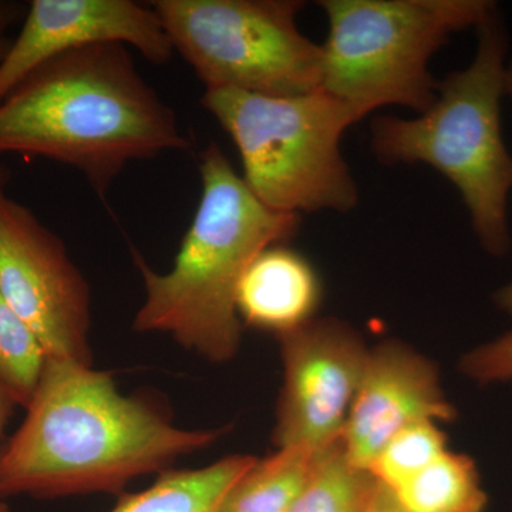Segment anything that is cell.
<instances>
[{"mask_svg":"<svg viewBox=\"0 0 512 512\" xmlns=\"http://www.w3.org/2000/svg\"><path fill=\"white\" fill-rule=\"evenodd\" d=\"M456 417L426 357L396 340L369 350L365 372L342 434L349 460L369 471L380 451L399 431L420 421Z\"/></svg>","mask_w":512,"mask_h":512,"instance_id":"cell-11","label":"cell"},{"mask_svg":"<svg viewBox=\"0 0 512 512\" xmlns=\"http://www.w3.org/2000/svg\"><path fill=\"white\" fill-rule=\"evenodd\" d=\"M328 19L320 90L365 119L384 106L419 113L437 99L434 53L450 37L477 29L490 0H320Z\"/></svg>","mask_w":512,"mask_h":512,"instance_id":"cell-5","label":"cell"},{"mask_svg":"<svg viewBox=\"0 0 512 512\" xmlns=\"http://www.w3.org/2000/svg\"><path fill=\"white\" fill-rule=\"evenodd\" d=\"M0 293L47 359L92 365V292L62 239L0 194Z\"/></svg>","mask_w":512,"mask_h":512,"instance_id":"cell-8","label":"cell"},{"mask_svg":"<svg viewBox=\"0 0 512 512\" xmlns=\"http://www.w3.org/2000/svg\"><path fill=\"white\" fill-rule=\"evenodd\" d=\"M255 460L229 456L198 470L164 471L147 490L121 498L111 512H214Z\"/></svg>","mask_w":512,"mask_h":512,"instance_id":"cell-13","label":"cell"},{"mask_svg":"<svg viewBox=\"0 0 512 512\" xmlns=\"http://www.w3.org/2000/svg\"><path fill=\"white\" fill-rule=\"evenodd\" d=\"M201 103L234 141L242 180L266 207L293 215L356 207L340 143L362 119L342 101L322 90L274 97L208 89Z\"/></svg>","mask_w":512,"mask_h":512,"instance_id":"cell-6","label":"cell"},{"mask_svg":"<svg viewBox=\"0 0 512 512\" xmlns=\"http://www.w3.org/2000/svg\"><path fill=\"white\" fill-rule=\"evenodd\" d=\"M174 52L205 90L302 96L320 90L322 46L303 35L299 0H154Z\"/></svg>","mask_w":512,"mask_h":512,"instance_id":"cell-7","label":"cell"},{"mask_svg":"<svg viewBox=\"0 0 512 512\" xmlns=\"http://www.w3.org/2000/svg\"><path fill=\"white\" fill-rule=\"evenodd\" d=\"M23 8L15 2L0 0V60L5 56L10 45L9 32L22 18Z\"/></svg>","mask_w":512,"mask_h":512,"instance_id":"cell-20","label":"cell"},{"mask_svg":"<svg viewBox=\"0 0 512 512\" xmlns=\"http://www.w3.org/2000/svg\"><path fill=\"white\" fill-rule=\"evenodd\" d=\"M319 276L299 252L274 245L256 256L237 291L239 318L278 336L312 320L320 303Z\"/></svg>","mask_w":512,"mask_h":512,"instance_id":"cell-12","label":"cell"},{"mask_svg":"<svg viewBox=\"0 0 512 512\" xmlns=\"http://www.w3.org/2000/svg\"><path fill=\"white\" fill-rule=\"evenodd\" d=\"M476 30L473 62L439 82L433 106L416 119L376 117L370 147L383 165L421 163L444 175L460 192L485 251L503 256L511 248L512 156L501 127L508 33L498 9Z\"/></svg>","mask_w":512,"mask_h":512,"instance_id":"cell-4","label":"cell"},{"mask_svg":"<svg viewBox=\"0 0 512 512\" xmlns=\"http://www.w3.org/2000/svg\"><path fill=\"white\" fill-rule=\"evenodd\" d=\"M18 431L0 451V500L117 493L210 447L218 430L175 426L113 377L73 360L47 359Z\"/></svg>","mask_w":512,"mask_h":512,"instance_id":"cell-1","label":"cell"},{"mask_svg":"<svg viewBox=\"0 0 512 512\" xmlns=\"http://www.w3.org/2000/svg\"><path fill=\"white\" fill-rule=\"evenodd\" d=\"M377 480L349 460L342 439L322 448L289 512H365Z\"/></svg>","mask_w":512,"mask_h":512,"instance_id":"cell-16","label":"cell"},{"mask_svg":"<svg viewBox=\"0 0 512 512\" xmlns=\"http://www.w3.org/2000/svg\"><path fill=\"white\" fill-rule=\"evenodd\" d=\"M320 450L282 447L231 485L214 512H289L311 476Z\"/></svg>","mask_w":512,"mask_h":512,"instance_id":"cell-14","label":"cell"},{"mask_svg":"<svg viewBox=\"0 0 512 512\" xmlns=\"http://www.w3.org/2000/svg\"><path fill=\"white\" fill-rule=\"evenodd\" d=\"M279 340L284 386L275 446L322 450L342 439L369 349L338 319L309 320Z\"/></svg>","mask_w":512,"mask_h":512,"instance_id":"cell-9","label":"cell"},{"mask_svg":"<svg viewBox=\"0 0 512 512\" xmlns=\"http://www.w3.org/2000/svg\"><path fill=\"white\" fill-rule=\"evenodd\" d=\"M16 406V403L13 402L12 397L9 396V393L3 389L2 384H0V433L5 429L6 423H8L10 414L13 412V407Z\"/></svg>","mask_w":512,"mask_h":512,"instance_id":"cell-23","label":"cell"},{"mask_svg":"<svg viewBox=\"0 0 512 512\" xmlns=\"http://www.w3.org/2000/svg\"><path fill=\"white\" fill-rule=\"evenodd\" d=\"M8 178V171H6L5 168L0 167V194H3V192H5V185L6 183H8Z\"/></svg>","mask_w":512,"mask_h":512,"instance_id":"cell-24","label":"cell"},{"mask_svg":"<svg viewBox=\"0 0 512 512\" xmlns=\"http://www.w3.org/2000/svg\"><path fill=\"white\" fill-rule=\"evenodd\" d=\"M0 512H10L8 505L3 500H0Z\"/></svg>","mask_w":512,"mask_h":512,"instance_id":"cell-25","label":"cell"},{"mask_svg":"<svg viewBox=\"0 0 512 512\" xmlns=\"http://www.w3.org/2000/svg\"><path fill=\"white\" fill-rule=\"evenodd\" d=\"M46 360L39 340L0 293V384L16 406L32 400Z\"/></svg>","mask_w":512,"mask_h":512,"instance_id":"cell-17","label":"cell"},{"mask_svg":"<svg viewBox=\"0 0 512 512\" xmlns=\"http://www.w3.org/2000/svg\"><path fill=\"white\" fill-rule=\"evenodd\" d=\"M365 512H407L404 510L396 495L386 485L380 484L377 481V487L369 504H367Z\"/></svg>","mask_w":512,"mask_h":512,"instance_id":"cell-21","label":"cell"},{"mask_svg":"<svg viewBox=\"0 0 512 512\" xmlns=\"http://www.w3.org/2000/svg\"><path fill=\"white\" fill-rule=\"evenodd\" d=\"M507 96L512 99V57L507 66ZM495 302L512 318V281L495 295Z\"/></svg>","mask_w":512,"mask_h":512,"instance_id":"cell-22","label":"cell"},{"mask_svg":"<svg viewBox=\"0 0 512 512\" xmlns=\"http://www.w3.org/2000/svg\"><path fill=\"white\" fill-rule=\"evenodd\" d=\"M447 437L436 421H420L407 427L380 451L369 473L390 490L416 476L447 450Z\"/></svg>","mask_w":512,"mask_h":512,"instance_id":"cell-18","label":"cell"},{"mask_svg":"<svg viewBox=\"0 0 512 512\" xmlns=\"http://www.w3.org/2000/svg\"><path fill=\"white\" fill-rule=\"evenodd\" d=\"M461 372L478 384L511 382L512 330L464 355Z\"/></svg>","mask_w":512,"mask_h":512,"instance_id":"cell-19","label":"cell"},{"mask_svg":"<svg viewBox=\"0 0 512 512\" xmlns=\"http://www.w3.org/2000/svg\"><path fill=\"white\" fill-rule=\"evenodd\" d=\"M392 491L407 512H485L488 505L473 458L450 448Z\"/></svg>","mask_w":512,"mask_h":512,"instance_id":"cell-15","label":"cell"},{"mask_svg":"<svg viewBox=\"0 0 512 512\" xmlns=\"http://www.w3.org/2000/svg\"><path fill=\"white\" fill-rule=\"evenodd\" d=\"M190 146L177 114L121 43L56 57L0 100V156L72 167L99 195L133 161Z\"/></svg>","mask_w":512,"mask_h":512,"instance_id":"cell-2","label":"cell"},{"mask_svg":"<svg viewBox=\"0 0 512 512\" xmlns=\"http://www.w3.org/2000/svg\"><path fill=\"white\" fill-rule=\"evenodd\" d=\"M121 43L153 64L174 56L157 13L134 0H33L0 60V100L30 73L84 47Z\"/></svg>","mask_w":512,"mask_h":512,"instance_id":"cell-10","label":"cell"},{"mask_svg":"<svg viewBox=\"0 0 512 512\" xmlns=\"http://www.w3.org/2000/svg\"><path fill=\"white\" fill-rule=\"evenodd\" d=\"M201 198L173 268L157 272L137 251L144 301L134 316L141 333H164L214 363L241 345L237 291L252 261L298 234L301 215L271 210L252 194L218 144L200 156Z\"/></svg>","mask_w":512,"mask_h":512,"instance_id":"cell-3","label":"cell"}]
</instances>
